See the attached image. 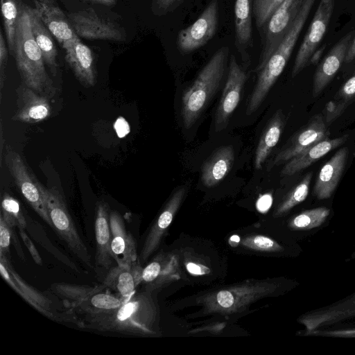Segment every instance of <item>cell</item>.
<instances>
[{"label":"cell","mask_w":355,"mask_h":355,"mask_svg":"<svg viewBox=\"0 0 355 355\" xmlns=\"http://www.w3.org/2000/svg\"><path fill=\"white\" fill-rule=\"evenodd\" d=\"M122 299V305L114 311L87 313L83 327L139 336L158 333L159 311L150 291H135Z\"/></svg>","instance_id":"cell-1"},{"label":"cell","mask_w":355,"mask_h":355,"mask_svg":"<svg viewBox=\"0 0 355 355\" xmlns=\"http://www.w3.org/2000/svg\"><path fill=\"white\" fill-rule=\"evenodd\" d=\"M297 285L298 282L284 278L252 280L209 293L200 300L206 313L230 315L245 311L261 298L282 295Z\"/></svg>","instance_id":"cell-2"},{"label":"cell","mask_w":355,"mask_h":355,"mask_svg":"<svg viewBox=\"0 0 355 355\" xmlns=\"http://www.w3.org/2000/svg\"><path fill=\"white\" fill-rule=\"evenodd\" d=\"M13 56L26 87L46 97L55 95V88L46 71L42 51L33 35L28 6H19Z\"/></svg>","instance_id":"cell-3"},{"label":"cell","mask_w":355,"mask_h":355,"mask_svg":"<svg viewBox=\"0 0 355 355\" xmlns=\"http://www.w3.org/2000/svg\"><path fill=\"white\" fill-rule=\"evenodd\" d=\"M229 48L219 49L201 69L182 96L181 116L186 129L201 116L220 87L226 69Z\"/></svg>","instance_id":"cell-4"},{"label":"cell","mask_w":355,"mask_h":355,"mask_svg":"<svg viewBox=\"0 0 355 355\" xmlns=\"http://www.w3.org/2000/svg\"><path fill=\"white\" fill-rule=\"evenodd\" d=\"M37 183L48 210L52 227L73 254L83 263L91 267L90 254L76 230L60 192L55 187L47 189L38 181Z\"/></svg>","instance_id":"cell-5"},{"label":"cell","mask_w":355,"mask_h":355,"mask_svg":"<svg viewBox=\"0 0 355 355\" xmlns=\"http://www.w3.org/2000/svg\"><path fill=\"white\" fill-rule=\"evenodd\" d=\"M335 0H320L297 53L291 71L295 77L310 62L313 53L319 48L326 34L334 12Z\"/></svg>","instance_id":"cell-6"},{"label":"cell","mask_w":355,"mask_h":355,"mask_svg":"<svg viewBox=\"0 0 355 355\" xmlns=\"http://www.w3.org/2000/svg\"><path fill=\"white\" fill-rule=\"evenodd\" d=\"M304 0H284L266 24L265 42L255 71L264 67L297 15Z\"/></svg>","instance_id":"cell-7"},{"label":"cell","mask_w":355,"mask_h":355,"mask_svg":"<svg viewBox=\"0 0 355 355\" xmlns=\"http://www.w3.org/2000/svg\"><path fill=\"white\" fill-rule=\"evenodd\" d=\"M67 18L80 37L89 40H125V32L118 24L99 16L92 8L71 12Z\"/></svg>","instance_id":"cell-8"},{"label":"cell","mask_w":355,"mask_h":355,"mask_svg":"<svg viewBox=\"0 0 355 355\" xmlns=\"http://www.w3.org/2000/svg\"><path fill=\"white\" fill-rule=\"evenodd\" d=\"M5 162L20 192L40 216L51 227L52 223L37 180L28 172L20 155L9 150L5 155Z\"/></svg>","instance_id":"cell-9"},{"label":"cell","mask_w":355,"mask_h":355,"mask_svg":"<svg viewBox=\"0 0 355 355\" xmlns=\"http://www.w3.org/2000/svg\"><path fill=\"white\" fill-rule=\"evenodd\" d=\"M218 21V6L214 0L191 25L179 32L177 37L179 51L189 53L205 46L214 36Z\"/></svg>","instance_id":"cell-10"},{"label":"cell","mask_w":355,"mask_h":355,"mask_svg":"<svg viewBox=\"0 0 355 355\" xmlns=\"http://www.w3.org/2000/svg\"><path fill=\"white\" fill-rule=\"evenodd\" d=\"M355 318V291L332 304L308 311L299 316L297 322L304 334L345 322Z\"/></svg>","instance_id":"cell-11"},{"label":"cell","mask_w":355,"mask_h":355,"mask_svg":"<svg viewBox=\"0 0 355 355\" xmlns=\"http://www.w3.org/2000/svg\"><path fill=\"white\" fill-rule=\"evenodd\" d=\"M247 78V73L232 55L227 80L215 114L214 128L216 132H220L227 127L240 101Z\"/></svg>","instance_id":"cell-12"},{"label":"cell","mask_w":355,"mask_h":355,"mask_svg":"<svg viewBox=\"0 0 355 355\" xmlns=\"http://www.w3.org/2000/svg\"><path fill=\"white\" fill-rule=\"evenodd\" d=\"M329 136V131L322 114H315L297 130L275 156L272 164L289 161L318 141Z\"/></svg>","instance_id":"cell-13"},{"label":"cell","mask_w":355,"mask_h":355,"mask_svg":"<svg viewBox=\"0 0 355 355\" xmlns=\"http://www.w3.org/2000/svg\"><path fill=\"white\" fill-rule=\"evenodd\" d=\"M187 192L188 187L182 186L175 190L171 196L146 238L139 254V261L140 263L146 261L157 248Z\"/></svg>","instance_id":"cell-14"},{"label":"cell","mask_w":355,"mask_h":355,"mask_svg":"<svg viewBox=\"0 0 355 355\" xmlns=\"http://www.w3.org/2000/svg\"><path fill=\"white\" fill-rule=\"evenodd\" d=\"M354 33L352 31L345 35L320 62L313 76V97L318 96L324 91L345 62Z\"/></svg>","instance_id":"cell-15"},{"label":"cell","mask_w":355,"mask_h":355,"mask_svg":"<svg viewBox=\"0 0 355 355\" xmlns=\"http://www.w3.org/2000/svg\"><path fill=\"white\" fill-rule=\"evenodd\" d=\"M0 272L2 277L29 304L46 316L57 319L53 312L52 302L26 283L13 269L6 254L0 252Z\"/></svg>","instance_id":"cell-16"},{"label":"cell","mask_w":355,"mask_h":355,"mask_svg":"<svg viewBox=\"0 0 355 355\" xmlns=\"http://www.w3.org/2000/svg\"><path fill=\"white\" fill-rule=\"evenodd\" d=\"M347 157V148L342 147L321 167L313 188V195L318 200L329 199L333 195L343 176Z\"/></svg>","instance_id":"cell-17"},{"label":"cell","mask_w":355,"mask_h":355,"mask_svg":"<svg viewBox=\"0 0 355 355\" xmlns=\"http://www.w3.org/2000/svg\"><path fill=\"white\" fill-rule=\"evenodd\" d=\"M111 249L119 266L137 263L138 256L134 237L127 231L123 217L116 211L110 212Z\"/></svg>","instance_id":"cell-18"},{"label":"cell","mask_w":355,"mask_h":355,"mask_svg":"<svg viewBox=\"0 0 355 355\" xmlns=\"http://www.w3.org/2000/svg\"><path fill=\"white\" fill-rule=\"evenodd\" d=\"M65 60L78 81L85 87H92L96 82L94 56L80 39L65 49Z\"/></svg>","instance_id":"cell-19"},{"label":"cell","mask_w":355,"mask_h":355,"mask_svg":"<svg viewBox=\"0 0 355 355\" xmlns=\"http://www.w3.org/2000/svg\"><path fill=\"white\" fill-rule=\"evenodd\" d=\"M35 3L44 24L64 49L79 39L68 18L58 7L37 0Z\"/></svg>","instance_id":"cell-20"},{"label":"cell","mask_w":355,"mask_h":355,"mask_svg":"<svg viewBox=\"0 0 355 355\" xmlns=\"http://www.w3.org/2000/svg\"><path fill=\"white\" fill-rule=\"evenodd\" d=\"M348 139V135L329 139V137L312 145L291 159L283 167L281 174L284 176L293 175L322 158L334 149L342 146Z\"/></svg>","instance_id":"cell-21"},{"label":"cell","mask_w":355,"mask_h":355,"mask_svg":"<svg viewBox=\"0 0 355 355\" xmlns=\"http://www.w3.org/2000/svg\"><path fill=\"white\" fill-rule=\"evenodd\" d=\"M94 227L96 241V264L100 267L109 269L114 259L111 249L109 207L107 203L103 201L98 202L96 206Z\"/></svg>","instance_id":"cell-22"},{"label":"cell","mask_w":355,"mask_h":355,"mask_svg":"<svg viewBox=\"0 0 355 355\" xmlns=\"http://www.w3.org/2000/svg\"><path fill=\"white\" fill-rule=\"evenodd\" d=\"M234 162V150L232 146L216 148L205 161L201 168V180L207 187L220 182L230 172Z\"/></svg>","instance_id":"cell-23"},{"label":"cell","mask_w":355,"mask_h":355,"mask_svg":"<svg viewBox=\"0 0 355 355\" xmlns=\"http://www.w3.org/2000/svg\"><path fill=\"white\" fill-rule=\"evenodd\" d=\"M51 107L46 96L26 86L19 96V109L13 120L24 123H37L49 118Z\"/></svg>","instance_id":"cell-24"},{"label":"cell","mask_w":355,"mask_h":355,"mask_svg":"<svg viewBox=\"0 0 355 355\" xmlns=\"http://www.w3.org/2000/svg\"><path fill=\"white\" fill-rule=\"evenodd\" d=\"M143 269L137 263L129 266L116 264L105 276L103 285L117 293L121 298L128 297L142 282Z\"/></svg>","instance_id":"cell-25"},{"label":"cell","mask_w":355,"mask_h":355,"mask_svg":"<svg viewBox=\"0 0 355 355\" xmlns=\"http://www.w3.org/2000/svg\"><path fill=\"white\" fill-rule=\"evenodd\" d=\"M286 123L282 110H278L270 119L262 132L255 151L254 166L257 170L262 168L273 148L279 141Z\"/></svg>","instance_id":"cell-26"},{"label":"cell","mask_w":355,"mask_h":355,"mask_svg":"<svg viewBox=\"0 0 355 355\" xmlns=\"http://www.w3.org/2000/svg\"><path fill=\"white\" fill-rule=\"evenodd\" d=\"M253 0H236L234 5L235 43L244 62H248L245 50L252 44Z\"/></svg>","instance_id":"cell-27"},{"label":"cell","mask_w":355,"mask_h":355,"mask_svg":"<svg viewBox=\"0 0 355 355\" xmlns=\"http://www.w3.org/2000/svg\"><path fill=\"white\" fill-rule=\"evenodd\" d=\"M31 28L35 40L42 51L45 64L55 76L58 69V51L51 33L42 20L36 8H30Z\"/></svg>","instance_id":"cell-28"},{"label":"cell","mask_w":355,"mask_h":355,"mask_svg":"<svg viewBox=\"0 0 355 355\" xmlns=\"http://www.w3.org/2000/svg\"><path fill=\"white\" fill-rule=\"evenodd\" d=\"M331 213L325 206L306 209L291 218L288 226L293 231L311 235L327 225Z\"/></svg>","instance_id":"cell-29"},{"label":"cell","mask_w":355,"mask_h":355,"mask_svg":"<svg viewBox=\"0 0 355 355\" xmlns=\"http://www.w3.org/2000/svg\"><path fill=\"white\" fill-rule=\"evenodd\" d=\"M105 285L91 287L68 283H56L51 286L53 293L62 297L67 306L78 308L93 294L102 291Z\"/></svg>","instance_id":"cell-30"},{"label":"cell","mask_w":355,"mask_h":355,"mask_svg":"<svg viewBox=\"0 0 355 355\" xmlns=\"http://www.w3.org/2000/svg\"><path fill=\"white\" fill-rule=\"evenodd\" d=\"M313 173H306L283 198L277 206L274 216H282L290 211L294 207L306 200L309 191Z\"/></svg>","instance_id":"cell-31"},{"label":"cell","mask_w":355,"mask_h":355,"mask_svg":"<svg viewBox=\"0 0 355 355\" xmlns=\"http://www.w3.org/2000/svg\"><path fill=\"white\" fill-rule=\"evenodd\" d=\"M123 300L105 293H96L83 302L78 307L87 313L114 311L120 307Z\"/></svg>","instance_id":"cell-32"},{"label":"cell","mask_w":355,"mask_h":355,"mask_svg":"<svg viewBox=\"0 0 355 355\" xmlns=\"http://www.w3.org/2000/svg\"><path fill=\"white\" fill-rule=\"evenodd\" d=\"M17 0H1V12L8 50L15 52V33L19 15Z\"/></svg>","instance_id":"cell-33"},{"label":"cell","mask_w":355,"mask_h":355,"mask_svg":"<svg viewBox=\"0 0 355 355\" xmlns=\"http://www.w3.org/2000/svg\"><path fill=\"white\" fill-rule=\"evenodd\" d=\"M1 215L11 228L17 227L24 229L26 226L19 202L6 193L2 198Z\"/></svg>","instance_id":"cell-34"},{"label":"cell","mask_w":355,"mask_h":355,"mask_svg":"<svg viewBox=\"0 0 355 355\" xmlns=\"http://www.w3.org/2000/svg\"><path fill=\"white\" fill-rule=\"evenodd\" d=\"M284 0H253L252 11L257 28L266 24Z\"/></svg>","instance_id":"cell-35"},{"label":"cell","mask_w":355,"mask_h":355,"mask_svg":"<svg viewBox=\"0 0 355 355\" xmlns=\"http://www.w3.org/2000/svg\"><path fill=\"white\" fill-rule=\"evenodd\" d=\"M345 110L355 102V73L338 90L333 98Z\"/></svg>","instance_id":"cell-36"},{"label":"cell","mask_w":355,"mask_h":355,"mask_svg":"<svg viewBox=\"0 0 355 355\" xmlns=\"http://www.w3.org/2000/svg\"><path fill=\"white\" fill-rule=\"evenodd\" d=\"M309 336H333V337H355V326H349L338 323L330 327L316 329L304 334Z\"/></svg>","instance_id":"cell-37"},{"label":"cell","mask_w":355,"mask_h":355,"mask_svg":"<svg viewBox=\"0 0 355 355\" xmlns=\"http://www.w3.org/2000/svg\"><path fill=\"white\" fill-rule=\"evenodd\" d=\"M243 245L252 249L268 252H280L284 250L283 247L272 239L260 235L245 239Z\"/></svg>","instance_id":"cell-38"},{"label":"cell","mask_w":355,"mask_h":355,"mask_svg":"<svg viewBox=\"0 0 355 355\" xmlns=\"http://www.w3.org/2000/svg\"><path fill=\"white\" fill-rule=\"evenodd\" d=\"M12 228L0 215V252L6 254L10 244Z\"/></svg>","instance_id":"cell-39"},{"label":"cell","mask_w":355,"mask_h":355,"mask_svg":"<svg viewBox=\"0 0 355 355\" xmlns=\"http://www.w3.org/2000/svg\"><path fill=\"white\" fill-rule=\"evenodd\" d=\"M8 50L2 31H0V86L2 89L5 78V69L8 61Z\"/></svg>","instance_id":"cell-40"},{"label":"cell","mask_w":355,"mask_h":355,"mask_svg":"<svg viewBox=\"0 0 355 355\" xmlns=\"http://www.w3.org/2000/svg\"><path fill=\"white\" fill-rule=\"evenodd\" d=\"M19 234L28 248L31 255L32 256L33 260L38 265H42V258L37 252L35 246L33 245L31 240L29 239V237L26 235V234L24 232L23 228L19 227L18 228Z\"/></svg>","instance_id":"cell-41"},{"label":"cell","mask_w":355,"mask_h":355,"mask_svg":"<svg viewBox=\"0 0 355 355\" xmlns=\"http://www.w3.org/2000/svg\"><path fill=\"white\" fill-rule=\"evenodd\" d=\"M114 128L117 136L120 138L125 137L130 132V126L125 119L120 116L114 123Z\"/></svg>","instance_id":"cell-42"},{"label":"cell","mask_w":355,"mask_h":355,"mask_svg":"<svg viewBox=\"0 0 355 355\" xmlns=\"http://www.w3.org/2000/svg\"><path fill=\"white\" fill-rule=\"evenodd\" d=\"M272 198L270 194L261 196L257 201V207L261 212L267 211L272 205Z\"/></svg>","instance_id":"cell-43"},{"label":"cell","mask_w":355,"mask_h":355,"mask_svg":"<svg viewBox=\"0 0 355 355\" xmlns=\"http://www.w3.org/2000/svg\"><path fill=\"white\" fill-rule=\"evenodd\" d=\"M182 0H156V5L161 11L166 12L173 8Z\"/></svg>","instance_id":"cell-44"},{"label":"cell","mask_w":355,"mask_h":355,"mask_svg":"<svg viewBox=\"0 0 355 355\" xmlns=\"http://www.w3.org/2000/svg\"><path fill=\"white\" fill-rule=\"evenodd\" d=\"M187 268L190 272L196 275H202L208 271L207 268L202 267L201 266L197 265L193 263H188L187 265Z\"/></svg>","instance_id":"cell-45"},{"label":"cell","mask_w":355,"mask_h":355,"mask_svg":"<svg viewBox=\"0 0 355 355\" xmlns=\"http://www.w3.org/2000/svg\"><path fill=\"white\" fill-rule=\"evenodd\" d=\"M354 60H355V37L352 41L350 45L349 46L344 63L349 64V63H352Z\"/></svg>","instance_id":"cell-46"},{"label":"cell","mask_w":355,"mask_h":355,"mask_svg":"<svg viewBox=\"0 0 355 355\" xmlns=\"http://www.w3.org/2000/svg\"><path fill=\"white\" fill-rule=\"evenodd\" d=\"M324 48H325V46L318 48L313 53V54L312 55V56L310 59L309 64H316L319 62V60H320V58L322 57V55L324 51Z\"/></svg>","instance_id":"cell-47"},{"label":"cell","mask_w":355,"mask_h":355,"mask_svg":"<svg viewBox=\"0 0 355 355\" xmlns=\"http://www.w3.org/2000/svg\"><path fill=\"white\" fill-rule=\"evenodd\" d=\"M94 3L105 5V6H113L116 3V0H90Z\"/></svg>","instance_id":"cell-48"},{"label":"cell","mask_w":355,"mask_h":355,"mask_svg":"<svg viewBox=\"0 0 355 355\" xmlns=\"http://www.w3.org/2000/svg\"><path fill=\"white\" fill-rule=\"evenodd\" d=\"M37 1H39L44 3H47V4H54L55 3V0H37Z\"/></svg>","instance_id":"cell-49"},{"label":"cell","mask_w":355,"mask_h":355,"mask_svg":"<svg viewBox=\"0 0 355 355\" xmlns=\"http://www.w3.org/2000/svg\"><path fill=\"white\" fill-rule=\"evenodd\" d=\"M350 259L355 260V251L351 254Z\"/></svg>","instance_id":"cell-50"}]
</instances>
